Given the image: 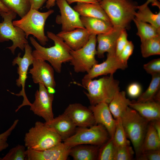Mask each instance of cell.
Here are the masks:
<instances>
[{"instance_id":"obj_1","label":"cell","mask_w":160,"mask_h":160,"mask_svg":"<svg viewBox=\"0 0 160 160\" xmlns=\"http://www.w3.org/2000/svg\"><path fill=\"white\" fill-rule=\"evenodd\" d=\"M47 37L54 42V45L46 48L39 44L32 36L30 37V42L35 48L32 54L34 58L49 62L57 73L61 71L62 64L69 62L71 57V49L63 39L52 32L47 31Z\"/></svg>"},{"instance_id":"obj_2","label":"cell","mask_w":160,"mask_h":160,"mask_svg":"<svg viewBox=\"0 0 160 160\" xmlns=\"http://www.w3.org/2000/svg\"><path fill=\"white\" fill-rule=\"evenodd\" d=\"M99 3L114 28H128L135 17L137 4L132 0H101Z\"/></svg>"},{"instance_id":"obj_3","label":"cell","mask_w":160,"mask_h":160,"mask_svg":"<svg viewBox=\"0 0 160 160\" xmlns=\"http://www.w3.org/2000/svg\"><path fill=\"white\" fill-rule=\"evenodd\" d=\"M82 85L87 90L84 93L91 105L105 103H109L115 94L120 91L119 81L113 74L98 79L82 80Z\"/></svg>"},{"instance_id":"obj_4","label":"cell","mask_w":160,"mask_h":160,"mask_svg":"<svg viewBox=\"0 0 160 160\" xmlns=\"http://www.w3.org/2000/svg\"><path fill=\"white\" fill-rule=\"evenodd\" d=\"M121 119L127 137L133 145L137 159L141 154V147L150 122L129 106Z\"/></svg>"},{"instance_id":"obj_5","label":"cell","mask_w":160,"mask_h":160,"mask_svg":"<svg viewBox=\"0 0 160 160\" xmlns=\"http://www.w3.org/2000/svg\"><path fill=\"white\" fill-rule=\"evenodd\" d=\"M54 12V10L51 9L46 12H41L30 9L20 20L13 21V24L24 32L27 39L29 35H33L41 45L44 46L48 41V37L44 33L45 23L48 17Z\"/></svg>"},{"instance_id":"obj_6","label":"cell","mask_w":160,"mask_h":160,"mask_svg":"<svg viewBox=\"0 0 160 160\" xmlns=\"http://www.w3.org/2000/svg\"><path fill=\"white\" fill-rule=\"evenodd\" d=\"M24 141L27 148L42 151L62 142L60 136L52 128L44 123L36 121L25 135Z\"/></svg>"},{"instance_id":"obj_7","label":"cell","mask_w":160,"mask_h":160,"mask_svg":"<svg viewBox=\"0 0 160 160\" xmlns=\"http://www.w3.org/2000/svg\"><path fill=\"white\" fill-rule=\"evenodd\" d=\"M17 15L11 10L6 12L0 9V15L3 19L0 23V43L11 40L12 45L7 48L13 55L17 48L24 51L25 45L28 43L24 32L13 24V20L16 18Z\"/></svg>"},{"instance_id":"obj_8","label":"cell","mask_w":160,"mask_h":160,"mask_svg":"<svg viewBox=\"0 0 160 160\" xmlns=\"http://www.w3.org/2000/svg\"><path fill=\"white\" fill-rule=\"evenodd\" d=\"M89 127H78L74 134L63 140V143L71 148L83 144L100 146L110 138L108 131L101 124Z\"/></svg>"},{"instance_id":"obj_9","label":"cell","mask_w":160,"mask_h":160,"mask_svg":"<svg viewBox=\"0 0 160 160\" xmlns=\"http://www.w3.org/2000/svg\"><path fill=\"white\" fill-rule=\"evenodd\" d=\"M97 42L96 35H91L84 46L77 50H71V58L69 62L75 72L87 73L94 65L98 63L95 57Z\"/></svg>"},{"instance_id":"obj_10","label":"cell","mask_w":160,"mask_h":160,"mask_svg":"<svg viewBox=\"0 0 160 160\" xmlns=\"http://www.w3.org/2000/svg\"><path fill=\"white\" fill-rule=\"evenodd\" d=\"M25 53L23 57H21V53H19L12 61V65H18L17 73L19 75L18 78L16 80V84L18 87H22L21 90L18 94H15L11 92L13 94L18 96H22L23 99L22 103L20 105L16 110L17 112L20 108L25 105L30 106L31 103L28 100L25 91V86L26 80L27 78V72L29 67L32 64L34 57L32 54V49L28 43L26 44L24 46Z\"/></svg>"},{"instance_id":"obj_11","label":"cell","mask_w":160,"mask_h":160,"mask_svg":"<svg viewBox=\"0 0 160 160\" xmlns=\"http://www.w3.org/2000/svg\"><path fill=\"white\" fill-rule=\"evenodd\" d=\"M39 84V89L35 94V100L30 105V110L48 122L54 118L52 108L54 95L48 92L43 84Z\"/></svg>"},{"instance_id":"obj_12","label":"cell","mask_w":160,"mask_h":160,"mask_svg":"<svg viewBox=\"0 0 160 160\" xmlns=\"http://www.w3.org/2000/svg\"><path fill=\"white\" fill-rule=\"evenodd\" d=\"M32 65L29 73L31 74L33 82L43 84L49 93L54 94L56 83L53 68L45 61L34 58Z\"/></svg>"},{"instance_id":"obj_13","label":"cell","mask_w":160,"mask_h":160,"mask_svg":"<svg viewBox=\"0 0 160 160\" xmlns=\"http://www.w3.org/2000/svg\"><path fill=\"white\" fill-rule=\"evenodd\" d=\"M60 15L56 18V23L62 25V31H68L77 28H85L79 14L72 8L65 0H56Z\"/></svg>"},{"instance_id":"obj_14","label":"cell","mask_w":160,"mask_h":160,"mask_svg":"<svg viewBox=\"0 0 160 160\" xmlns=\"http://www.w3.org/2000/svg\"><path fill=\"white\" fill-rule=\"evenodd\" d=\"M71 147L62 142L42 151L27 148L25 160H66Z\"/></svg>"},{"instance_id":"obj_15","label":"cell","mask_w":160,"mask_h":160,"mask_svg":"<svg viewBox=\"0 0 160 160\" xmlns=\"http://www.w3.org/2000/svg\"><path fill=\"white\" fill-rule=\"evenodd\" d=\"M127 66V64L122 61L116 54H107L106 60L101 63L94 65L82 80L92 79L101 75L113 74L117 70H124Z\"/></svg>"},{"instance_id":"obj_16","label":"cell","mask_w":160,"mask_h":160,"mask_svg":"<svg viewBox=\"0 0 160 160\" xmlns=\"http://www.w3.org/2000/svg\"><path fill=\"white\" fill-rule=\"evenodd\" d=\"M64 113L78 127H89L96 124L92 111L80 103L69 104Z\"/></svg>"},{"instance_id":"obj_17","label":"cell","mask_w":160,"mask_h":160,"mask_svg":"<svg viewBox=\"0 0 160 160\" xmlns=\"http://www.w3.org/2000/svg\"><path fill=\"white\" fill-rule=\"evenodd\" d=\"M92 112L95 123L103 125L108 131L110 137L114 135L116 120L114 119L109 109L108 104L101 103L88 107Z\"/></svg>"},{"instance_id":"obj_18","label":"cell","mask_w":160,"mask_h":160,"mask_svg":"<svg viewBox=\"0 0 160 160\" xmlns=\"http://www.w3.org/2000/svg\"><path fill=\"white\" fill-rule=\"evenodd\" d=\"M123 30L113 28L108 33L97 35L96 39L98 45L96 55L99 58H103L106 52L110 54L116 55L117 40Z\"/></svg>"},{"instance_id":"obj_19","label":"cell","mask_w":160,"mask_h":160,"mask_svg":"<svg viewBox=\"0 0 160 160\" xmlns=\"http://www.w3.org/2000/svg\"><path fill=\"white\" fill-rule=\"evenodd\" d=\"M44 123L48 126L53 128L63 141L73 135L77 127L70 117L64 113L54 118L51 121Z\"/></svg>"},{"instance_id":"obj_20","label":"cell","mask_w":160,"mask_h":160,"mask_svg":"<svg viewBox=\"0 0 160 160\" xmlns=\"http://www.w3.org/2000/svg\"><path fill=\"white\" fill-rule=\"evenodd\" d=\"M56 35L73 50L78 49L84 46L91 35L85 28H77L68 31H61Z\"/></svg>"},{"instance_id":"obj_21","label":"cell","mask_w":160,"mask_h":160,"mask_svg":"<svg viewBox=\"0 0 160 160\" xmlns=\"http://www.w3.org/2000/svg\"><path fill=\"white\" fill-rule=\"evenodd\" d=\"M129 107L149 122L160 120L159 102L153 100L142 102L132 101Z\"/></svg>"},{"instance_id":"obj_22","label":"cell","mask_w":160,"mask_h":160,"mask_svg":"<svg viewBox=\"0 0 160 160\" xmlns=\"http://www.w3.org/2000/svg\"><path fill=\"white\" fill-rule=\"evenodd\" d=\"M73 9L80 16L100 18L111 23L106 13L99 3H77Z\"/></svg>"},{"instance_id":"obj_23","label":"cell","mask_w":160,"mask_h":160,"mask_svg":"<svg viewBox=\"0 0 160 160\" xmlns=\"http://www.w3.org/2000/svg\"><path fill=\"white\" fill-rule=\"evenodd\" d=\"M80 19L84 27L91 35L107 33L113 28L111 23L100 18L81 16Z\"/></svg>"},{"instance_id":"obj_24","label":"cell","mask_w":160,"mask_h":160,"mask_svg":"<svg viewBox=\"0 0 160 160\" xmlns=\"http://www.w3.org/2000/svg\"><path fill=\"white\" fill-rule=\"evenodd\" d=\"M100 146L84 144L76 145L71 148L69 156L74 160H97Z\"/></svg>"},{"instance_id":"obj_25","label":"cell","mask_w":160,"mask_h":160,"mask_svg":"<svg viewBox=\"0 0 160 160\" xmlns=\"http://www.w3.org/2000/svg\"><path fill=\"white\" fill-rule=\"evenodd\" d=\"M131 102L126 97L125 92H117L108 104L110 111L114 119L121 118Z\"/></svg>"},{"instance_id":"obj_26","label":"cell","mask_w":160,"mask_h":160,"mask_svg":"<svg viewBox=\"0 0 160 160\" xmlns=\"http://www.w3.org/2000/svg\"><path fill=\"white\" fill-rule=\"evenodd\" d=\"M146 2L140 6H137L138 11L135 14L137 19L143 22L148 23L160 29V12L155 14L153 13Z\"/></svg>"},{"instance_id":"obj_27","label":"cell","mask_w":160,"mask_h":160,"mask_svg":"<svg viewBox=\"0 0 160 160\" xmlns=\"http://www.w3.org/2000/svg\"><path fill=\"white\" fill-rule=\"evenodd\" d=\"M159 149H160V137L149 122L141 147V154L148 151Z\"/></svg>"},{"instance_id":"obj_28","label":"cell","mask_w":160,"mask_h":160,"mask_svg":"<svg viewBox=\"0 0 160 160\" xmlns=\"http://www.w3.org/2000/svg\"><path fill=\"white\" fill-rule=\"evenodd\" d=\"M137 28V35L141 42L150 38L160 36V29L146 23L141 22L134 18L133 20Z\"/></svg>"},{"instance_id":"obj_29","label":"cell","mask_w":160,"mask_h":160,"mask_svg":"<svg viewBox=\"0 0 160 160\" xmlns=\"http://www.w3.org/2000/svg\"><path fill=\"white\" fill-rule=\"evenodd\" d=\"M0 1L8 10L14 11L21 18L31 9L29 0H0Z\"/></svg>"},{"instance_id":"obj_30","label":"cell","mask_w":160,"mask_h":160,"mask_svg":"<svg viewBox=\"0 0 160 160\" xmlns=\"http://www.w3.org/2000/svg\"><path fill=\"white\" fill-rule=\"evenodd\" d=\"M142 56L147 57L160 54V36L154 37L142 42L140 45Z\"/></svg>"},{"instance_id":"obj_31","label":"cell","mask_w":160,"mask_h":160,"mask_svg":"<svg viewBox=\"0 0 160 160\" xmlns=\"http://www.w3.org/2000/svg\"><path fill=\"white\" fill-rule=\"evenodd\" d=\"M151 83L146 90L138 97L137 102H145L153 100L157 93L159 91L160 73L152 75Z\"/></svg>"},{"instance_id":"obj_32","label":"cell","mask_w":160,"mask_h":160,"mask_svg":"<svg viewBox=\"0 0 160 160\" xmlns=\"http://www.w3.org/2000/svg\"><path fill=\"white\" fill-rule=\"evenodd\" d=\"M115 151L113 137L101 145L99 148L97 160H114Z\"/></svg>"},{"instance_id":"obj_33","label":"cell","mask_w":160,"mask_h":160,"mask_svg":"<svg viewBox=\"0 0 160 160\" xmlns=\"http://www.w3.org/2000/svg\"><path fill=\"white\" fill-rule=\"evenodd\" d=\"M116 120V124L113 137L115 147L130 145V141L127 139L123 127L121 118Z\"/></svg>"},{"instance_id":"obj_34","label":"cell","mask_w":160,"mask_h":160,"mask_svg":"<svg viewBox=\"0 0 160 160\" xmlns=\"http://www.w3.org/2000/svg\"><path fill=\"white\" fill-rule=\"evenodd\" d=\"M25 146L18 144L11 149L0 160H25Z\"/></svg>"},{"instance_id":"obj_35","label":"cell","mask_w":160,"mask_h":160,"mask_svg":"<svg viewBox=\"0 0 160 160\" xmlns=\"http://www.w3.org/2000/svg\"><path fill=\"white\" fill-rule=\"evenodd\" d=\"M135 153L134 149L130 145L115 147L114 160H131Z\"/></svg>"},{"instance_id":"obj_36","label":"cell","mask_w":160,"mask_h":160,"mask_svg":"<svg viewBox=\"0 0 160 160\" xmlns=\"http://www.w3.org/2000/svg\"><path fill=\"white\" fill-rule=\"evenodd\" d=\"M143 68L151 75L160 73V59L152 60L143 65Z\"/></svg>"},{"instance_id":"obj_37","label":"cell","mask_w":160,"mask_h":160,"mask_svg":"<svg viewBox=\"0 0 160 160\" xmlns=\"http://www.w3.org/2000/svg\"><path fill=\"white\" fill-rule=\"evenodd\" d=\"M127 34L126 29L123 30L119 36L116 41V54L118 56L127 44Z\"/></svg>"},{"instance_id":"obj_38","label":"cell","mask_w":160,"mask_h":160,"mask_svg":"<svg viewBox=\"0 0 160 160\" xmlns=\"http://www.w3.org/2000/svg\"><path fill=\"white\" fill-rule=\"evenodd\" d=\"M138 160H160V149L151 150L142 153L137 159Z\"/></svg>"},{"instance_id":"obj_39","label":"cell","mask_w":160,"mask_h":160,"mask_svg":"<svg viewBox=\"0 0 160 160\" xmlns=\"http://www.w3.org/2000/svg\"><path fill=\"white\" fill-rule=\"evenodd\" d=\"M134 49V46L132 41L128 42L118 57L123 62L127 64V61L132 55Z\"/></svg>"},{"instance_id":"obj_40","label":"cell","mask_w":160,"mask_h":160,"mask_svg":"<svg viewBox=\"0 0 160 160\" xmlns=\"http://www.w3.org/2000/svg\"><path fill=\"white\" fill-rule=\"evenodd\" d=\"M142 87L139 83L133 82L128 86L127 89V93L128 96L132 98L138 97L141 94Z\"/></svg>"},{"instance_id":"obj_41","label":"cell","mask_w":160,"mask_h":160,"mask_svg":"<svg viewBox=\"0 0 160 160\" xmlns=\"http://www.w3.org/2000/svg\"><path fill=\"white\" fill-rule=\"evenodd\" d=\"M18 119L15 120L11 126L6 131L0 134V139L7 140L9 136L11 134L12 131L16 127L19 122Z\"/></svg>"},{"instance_id":"obj_42","label":"cell","mask_w":160,"mask_h":160,"mask_svg":"<svg viewBox=\"0 0 160 160\" xmlns=\"http://www.w3.org/2000/svg\"><path fill=\"white\" fill-rule=\"evenodd\" d=\"M47 1V0H29L31 9L39 10Z\"/></svg>"},{"instance_id":"obj_43","label":"cell","mask_w":160,"mask_h":160,"mask_svg":"<svg viewBox=\"0 0 160 160\" xmlns=\"http://www.w3.org/2000/svg\"><path fill=\"white\" fill-rule=\"evenodd\" d=\"M69 4L74 2L77 3H97L99 2L97 0H65Z\"/></svg>"},{"instance_id":"obj_44","label":"cell","mask_w":160,"mask_h":160,"mask_svg":"<svg viewBox=\"0 0 160 160\" xmlns=\"http://www.w3.org/2000/svg\"><path fill=\"white\" fill-rule=\"evenodd\" d=\"M153 125L159 136L160 137V120L150 122Z\"/></svg>"},{"instance_id":"obj_45","label":"cell","mask_w":160,"mask_h":160,"mask_svg":"<svg viewBox=\"0 0 160 160\" xmlns=\"http://www.w3.org/2000/svg\"><path fill=\"white\" fill-rule=\"evenodd\" d=\"M7 140L0 139V152L6 149L9 146Z\"/></svg>"},{"instance_id":"obj_46","label":"cell","mask_w":160,"mask_h":160,"mask_svg":"<svg viewBox=\"0 0 160 160\" xmlns=\"http://www.w3.org/2000/svg\"><path fill=\"white\" fill-rule=\"evenodd\" d=\"M56 0H47L46 2L45 7L47 9H49L54 6Z\"/></svg>"},{"instance_id":"obj_47","label":"cell","mask_w":160,"mask_h":160,"mask_svg":"<svg viewBox=\"0 0 160 160\" xmlns=\"http://www.w3.org/2000/svg\"><path fill=\"white\" fill-rule=\"evenodd\" d=\"M146 2L148 4L151 3L152 6H156L160 9V3L158 0H147Z\"/></svg>"},{"instance_id":"obj_48","label":"cell","mask_w":160,"mask_h":160,"mask_svg":"<svg viewBox=\"0 0 160 160\" xmlns=\"http://www.w3.org/2000/svg\"><path fill=\"white\" fill-rule=\"evenodd\" d=\"M0 9L2 10L6 11L7 12L9 10H8L2 4L1 2L0 1Z\"/></svg>"},{"instance_id":"obj_49","label":"cell","mask_w":160,"mask_h":160,"mask_svg":"<svg viewBox=\"0 0 160 160\" xmlns=\"http://www.w3.org/2000/svg\"><path fill=\"white\" fill-rule=\"evenodd\" d=\"M101 0H97V1L99 2Z\"/></svg>"}]
</instances>
